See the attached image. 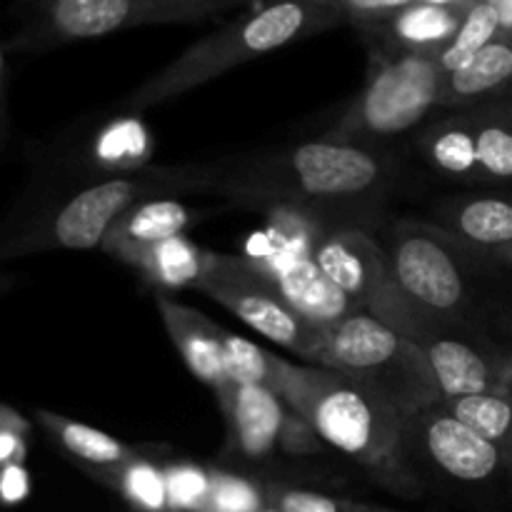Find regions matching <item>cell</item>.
Instances as JSON below:
<instances>
[{
    "label": "cell",
    "mask_w": 512,
    "mask_h": 512,
    "mask_svg": "<svg viewBox=\"0 0 512 512\" xmlns=\"http://www.w3.org/2000/svg\"><path fill=\"white\" fill-rule=\"evenodd\" d=\"M390 163L368 145L323 138L215 163L213 188L238 203L290 205L335 223L383 200Z\"/></svg>",
    "instance_id": "1"
},
{
    "label": "cell",
    "mask_w": 512,
    "mask_h": 512,
    "mask_svg": "<svg viewBox=\"0 0 512 512\" xmlns=\"http://www.w3.org/2000/svg\"><path fill=\"white\" fill-rule=\"evenodd\" d=\"M275 393L320 443L365 468L390 465L405 443L408 418L343 370L275 358Z\"/></svg>",
    "instance_id": "2"
},
{
    "label": "cell",
    "mask_w": 512,
    "mask_h": 512,
    "mask_svg": "<svg viewBox=\"0 0 512 512\" xmlns=\"http://www.w3.org/2000/svg\"><path fill=\"white\" fill-rule=\"evenodd\" d=\"M343 20L345 15L338 8L320 0H270L263 8L240 15L233 23L190 45L173 63L133 90L125 108L145 110L168 103L208 80L220 78L235 65L273 53L295 40L325 33Z\"/></svg>",
    "instance_id": "3"
},
{
    "label": "cell",
    "mask_w": 512,
    "mask_h": 512,
    "mask_svg": "<svg viewBox=\"0 0 512 512\" xmlns=\"http://www.w3.org/2000/svg\"><path fill=\"white\" fill-rule=\"evenodd\" d=\"M320 365L358 378L405 418L443 400L425 350L363 310L325 330Z\"/></svg>",
    "instance_id": "4"
},
{
    "label": "cell",
    "mask_w": 512,
    "mask_h": 512,
    "mask_svg": "<svg viewBox=\"0 0 512 512\" xmlns=\"http://www.w3.org/2000/svg\"><path fill=\"white\" fill-rule=\"evenodd\" d=\"M265 233L243 255L305 320L328 330L360 310L315 263V240L330 220L290 205H268Z\"/></svg>",
    "instance_id": "5"
},
{
    "label": "cell",
    "mask_w": 512,
    "mask_h": 512,
    "mask_svg": "<svg viewBox=\"0 0 512 512\" xmlns=\"http://www.w3.org/2000/svg\"><path fill=\"white\" fill-rule=\"evenodd\" d=\"M215 163L175 165V168H140L133 173L100 180L75 193L55 210L43 230L25 238L20 250H90L100 248L115 220L140 200L173 198L190 190H210Z\"/></svg>",
    "instance_id": "6"
},
{
    "label": "cell",
    "mask_w": 512,
    "mask_h": 512,
    "mask_svg": "<svg viewBox=\"0 0 512 512\" xmlns=\"http://www.w3.org/2000/svg\"><path fill=\"white\" fill-rule=\"evenodd\" d=\"M315 263L363 313L390 325L405 338H425L458 323H440L420 313L398 288L383 245L358 225L328 223L315 240Z\"/></svg>",
    "instance_id": "7"
},
{
    "label": "cell",
    "mask_w": 512,
    "mask_h": 512,
    "mask_svg": "<svg viewBox=\"0 0 512 512\" xmlns=\"http://www.w3.org/2000/svg\"><path fill=\"white\" fill-rule=\"evenodd\" d=\"M445 70L438 55L378 53L370 78L328 138L375 143L413 130L443 105Z\"/></svg>",
    "instance_id": "8"
},
{
    "label": "cell",
    "mask_w": 512,
    "mask_h": 512,
    "mask_svg": "<svg viewBox=\"0 0 512 512\" xmlns=\"http://www.w3.org/2000/svg\"><path fill=\"white\" fill-rule=\"evenodd\" d=\"M238 3L240 0H40L18 45L50 48L143 25L195 23L215 18Z\"/></svg>",
    "instance_id": "9"
},
{
    "label": "cell",
    "mask_w": 512,
    "mask_h": 512,
    "mask_svg": "<svg viewBox=\"0 0 512 512\" xmlns=\"http://www.w3.org/2000/svg\"><path fill=\"white\" fill-rule=\"evenodd\" d=\"M195 290L238 315L263 338L308 360L310 365H320L325 350V330L290 308L288 300L273 288V283L260 275L243 255L208 250L203 275Z\"/></svg>",
    "instance_id": "10"
},
{
    "label": "cell",
    "mask_w": 512,
    "mask_h": 512,
    "mask_svg": "<svg viewBox=\"0 0 512 512\" xmlns=\"http://www.w3.org/2000/svg\"><path fill=\"white\" fill-rule=\"evenodd\" d=\"M420 153L438 173L473 183H512V108L485 103L448 115L420 138Z\"/></svg>",
    "instance_id": "11"
},
{
    "label": "cell",
    "mask_w": 512,
    "mask_h": 512,
    "mask_svg": "<svg viewBox=\"0 0 512 512\" xmlns=\"http://www.w3.org/2000/svg\"><path fill=\"white\" fill-rule=\"evenodd\" d=\"M455 240L425 225L403 223L393 230L385 248L390 270L405 298L428 318L458 323L468 305V283L455 258Z\"/></svg>",
    "instance_id": "12"
},
{
    "label": "cell",
    "mask_w": 512,
    "mask_h": 512,
    "mask_svg": "<svg viewBox=\"0 0 512 512\" xmlns=\"http://www.w3.org/2000/svg\"><path fill=\"white\" fill-rule=\"evenodd\" d=\"M405 440L418 443L435 468L460 483H485L510 465L498 445L480 438L473 428L455 418L443 400L408 418Z\"/></svg>",
    "instance_id": "13"
},
{
    "label": "cell",
    "mask_w": 512,
    "mask_h": 512,
    "mask_svg": "<svg viewBox=\"0 0 512 512\" xmlns=\"http://www.w3.org/2000/svg\"><path fill=\"white\" fill-rule=\"evenodd\" d=\"M215 395L228 423L230 443L240 458L260 463L278 448L283 450L295 413L273 388L228 383Z\"/></svg>",
    "instance_id": "14"
},
{
    "label": "cell",
    "mask_w": 512,
    "mask_h": 512,
    "mask_svg": "<svg viewBox=\"0 0 512 512\" xmlns=\"http://www.w3.org/2000/svg\"><path fill=\"white\" fill-rule=\"evenodd\" d=\"M418 345L428 355L443 400L512 388V355L505 358L473 338H463L458 335V325L430 335Z\"/></svg>",
    "instance_id": "15"
},
{
    "label": "cell",
    "mask_w": 512,
    "mask_h": 512,
    "mask_svg": "<svg viewBox=\"0 0 512 512\" xmlns=\"http://www.w3.org/2000/svg\"><path fill=\"white\" fill-rule=\"evenodd\" d=\"M468 8L458 5L415 3L400 10L393 18L363 28L378 43L380 53H430L440 55V50L455 38Z\"/></svg>",
    "instance_id": "16"
},
{
    "label": "cell",
    "mask_w": 512,
    "mask_h": 512,
    "mask_svg": "<svg viewBox=\"0 0 512 512\" xmlns=\"http://www.w3.org/2000/svg\"><path fill=\"white\" fill-rule=\"evenodd\" d=\"M195 220L198 213L175 198L140 200L115 220L100 250L118 258L120 263H130L143 250L175 235H185V228Z\"/></svg>",
    "instance_id": "17"
},
{
    "label": "cell",
    "mask_w": 512,
    "mask_h": 512,
    "mask_svg": "<svg viewBox=\"0 0 512 512\" xmlns=\"http://www.w3.org/2000/svg\"><path fill=\"white\" fill-rule=\"evenodd\" d=\"M158 313L190 373L218 393L228 385L223 370V328L198 310L158 295Z\"/></svg>",
    "instance_id": "18"
},
{
    "label": "cell",
    "mask_w": 512,
    "mask_h": 512,
    "mask_svg": "<svg viewBox=\"0 0 512 512\" xmlns=\"http://www.w3.org/2000/svg\"><path fill=\"white\" fill-rule=\"evenodd\" d=\"M445 233L473 250L498 255L512 245V198L473 195L455 198L440 208Z\"/></svg>",
    "instance_id": "19"
},
{
    "label": "cell",
    "mask_w": 512,
    "mask_h": 512,
    "mask_svg": "<svg viewBox=\"0 0 512 512\" xmlns=\"http://www.w3.org/2000/svg\"><path fill=\"white\" fill-rule=\"evenodd\" d=\"M512 88V38L498 35L478 55L445 75L443 105H478Z\"/></svg>",
    "instance_id": "20"
},
{
    "label": "cell",
    "mask_w": 512,
    "mask_h": 512,
    "mask_svg": "<svg viewBox=\"0 0 512 512\" xmlns=\"http://www.w3.org/2000/svg\"><path fill=\"white\" fill-rule=\"evenodd\" d=\"M35 420L90 475L138 458L135 450H130L128 445L120 443L113 435L103 433L98 428H90L85 423H78L73 418H65V415L50 413V410H35Z\"/></svg>",
    "instance_id": "21"
},
{
    "label": "cell",
    "mask_w": 512,
    "mask_h": 512,
    "mask_svg": "<svg viewBox=\"0 0 512 512\" xmlns=\"http://www.w3.org/2000/svg\"><path fill=\"white\" fill-rule=\"evenodd\" d=\"M205 258H208V250L195 245L185 235H175V238L163 240V243L138 253L128 265L158 288L180 290L198 285Z\"/></svg>",
    "instance_id": "22"
},
{
    "label": "cell",
    "mask_w": 512,
    "mask_h": 512,
    "mask_svg": "<svg viewBox=\"0 0 512 512\" xmlns=\"http://www.w3.org/2000/svg\"><path fill=\"white\" fill-rule=\"evenodd\" d=\"M443 405L468 428H473L480 438L498 445L512 468V390H490V393L450 398L443 400Z\"/></svg>",
    "instance_id": "23"
},
{
    "label": "cell",
    "mask_w": 512,
    "mask_h": 512,
    "mask_svg": "<svg viewBox=\"0 0 512 512\" xmlns=\"http://www.w3.org/2000/svg\"><path fill=\"white\" fill-rule=\"evenodd\" d=\"M100 483L118 490L138 512H168V485L165 470L145 458H133L115 468L93 473Z\"/></svg>",
    "instance_id": "24"
},
{
    "label": "cell",
    "mask_w": 512,
    "mask_h": 512,
    "mask_svg": "<svg viewBox=\"0 0 512 512\" xmlns=\"http://www.w3.org/2000/svg\"><path fill=\"white\" fill-rule=\"evenodd\" d=\"M498 35H500V23L495 10L490 8L485 0H475V3L468 8V13H465L455 38L440 50L438 60L440 65H443L445 75L453 73V70H458L460 65L468 63L473 55H478L480 50H483L488 43H493Z\"/></svg>",
    "instance_id": "25"
},
{
    "label": "cell",
    "mask_w": 512,
    "mask_h": 512,
    "mask_svg": "<svg viewBox=\"0 0 512 512\" xmlns=\"http://www.w3.org/2000/svg\"><path fill=\"white\" fill-rule=\"evenodd\" d=\"M275 358L253 340L223 328V370L233 385H265L275 390Z\"/></svg>",
    "instance_id": "26"
},
{
    "label": "cell",
    "mask_w": 512,
    "mask_h": 512,
    "mask_svg": "<svg viewBox=\"0 0 512 512\" xmlns=\"http://www.w3.org/2000/svg\"><path fill=\"white\" fill-rule=\"evenodd\" d=\"M265 505L278 512H400L390 508L358 503L348 498L315 493V490L288 488V485H268L265 488Z\"/></svg>",
    "instance_id": "27"
},
{
    "label": "cell",
    "mask_w": 512,
    "mask_h": 512,
    "mask_svg": "<svg viewBox=\"0 0 512 512\" xmlns=\"http://www.w3.org/2000/svg\"><path fill=\"white\" fill-rule=\"evenodd\" d=\"M165 485H168L170 512L208 510L213 473L198 468L193 463H178L165 468Z\"/></svg>",
    "instance_id": "28"
},
{
    "label": "cell",
    "mask_w": 512,
    "mask_h": 512,
    "mask_svg": "<svg viewBox=\"0 0 512 512\" xmlns=\"http://www.w3.org/2000/svg\"><path fill=\"white\" fill-rule=\"evenodd\" d=\"M263 508L265 490H260L253 480L215 470L208 512H260Z\"/></svg>",
    "instance_id": "29"
},
{
    "label": "cell",
    "mask_w": 512,
    "mask_h": 512,
    "mask_svg": "<svg viewBox=\"0 0 512 512\" xmlns=\"http://www.w3.org/2000/svg\"><path fill=\"white\" fill-rule=\"evenodd\" d=\"M333 8H338L345 15V20L355 23L358 28H370L375 23L393 18L400 10L420 3V0H320Z\"/></svg>",
    "instance_id": "30"
},
{
    "label": "cell",
    "mask_w": 512,
    "mask_h": 512,
    "mask_svg": "<svg viewBox=\"0 0 512 512\" xmlns=\"http://www.w3.org/2000/svg\"><path fill=\"white\" fill-rule=\"evenodd\" d=\"M30 495V473L23 463L0 468V505H18Z\"/></svg>",
    "instance_id": "31"
},
{
    "label": "cell",
    "mask_w": 512,
    "mask_h": 512,
    "mask_svg": "<svg viewBox=\"0 0 512 512\" xmlns=\"http://www.w3.org/2000/svg\"><path fill=\"white\" fill-rule=\"evenodd\" d=\"M25 455H28V435L15 433V430H0V468L23 463Z\"/></svg>",
    "instance_id": "32"
},
{
    "label": "cell",
    "mask_w": 512,
    "mask_h": 512,
    "mask_svg": "<svg viewBox=\"0 0 512 512\" xmlns=\"http://www.w3.org/2000/svg\"><path fill=\"white\" fill-rule=\"evenodd\" d=\"M0 430H15V433H30V423L18 413V410L8 408V405L0 403Z\"/></svg>",
    "instance_id": "33"
},
{
    "label": "cell",
    "mask_w": 512,
    "mask_h": 512,
    "mask_svg": "<svg viewBox=\"0 0 512 512\" xmlns=\"http://www.w3.org/2000/svg\"><path fill=\"white\" fill-rule=\"evenodd\" d=\"M490 8L495 10L500 23V35H508L512 38V0H485Z\"/></svg>",
    "instance_id": "34"
},
{
    "label": "cell",
    "mask_w": 512,
    "mask_h": 512,
    "mask_svg": "<svg viewBox=\"0 0 512 512\" xmlns=\"http://www.w3.org/2000/svg\"><path fill=\"white\" fill-rule=\"evenodd\" d=\"M495 258H498L503 265H508V268L512 270V245H508V248H505V250H500V253L495 255Z\"/></svg>",
    "instance_id": "35"
},
{
    "label": "cell",
    "mask_w": 512,
    "mask_h": 512,
    "mask_svg": "<svg viewBox=\"0 0 512 512\" xmlns=\"http://www.w3.org/2000/svg\"><path fill=\"white\" fill-rule=\"evenodd\" d=\"M8 285H10L8 275H3V273H0V293H3V290H8Z\"/></svg>",
    "instance_id": "36"
},
{
    "label": "cell",
    "mask_w": 512,
    "mask_h": 512,
    "mask_svg": "<svg viewBox=\"0 0 512 512\" xmlns=\"http://www.w3.org/2000/svg\"><path fill=\"white\" fill-rule=\"evenodd\" d=\"M0 100H3V55H0Z\"/></svg>",
    "instance_id": "37"
},
{
    "label": "cell",
    "mask_w": 512,
    "mask_h": 512,
    "mask_svg": "<svg viewBox=\"0 0 512 512\" xmlns=\"http://www.w3.org/2000/svg\"><path fill=\"white\" fill-rule=\"evenodd\" d=\"M505 100H508V105L512 108V88L508 90V95H505Z\"/></svg>",
    "instance_id": "38"
},
{
    "label": "cell",
    "mask_w": 512,
    "mask_h": 512,
    "mask_svg": "<svg viewBox=\"0 0 512 512\" xmlns=\"http://www.w3.org/2000/svg\"><path fill=\"white\" fill-rule=\"evenodd\" d=\"M170 512V510H168ZM190 512H208V510H190Z\"/></svg>",
    "instance_id": "39"
},
{
    "label": "cell",
    "mask_w": 512,
    "mask_h": 512,
    "mask_svg": "<svg viewBox=\"0 0 512 512\" xmlns=\"http://www.w3.org/2000/svg\"><path fill=\"white\" fill-rule=\"evenodd\" d=\"M510 390H512V388H510Z\"/></svg>",
    "instance_id": "40"
}]
</instances>
